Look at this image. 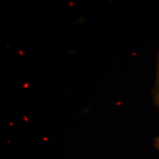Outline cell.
Instances as JSON below:
<instances>
[{
    "label": "cell",
    "mask_w": 159,
    "mask_h": 159,
    "mask_svg": "<svg viewBox=\"0 0 159 159\" xmlns=\"http://www.w3.org/2000/svg\"><path fill=\"white\" fill-rule=\"evenodd\" d=\"M152 98L156 106L159 109V49L157 53L156 80L152 90Z\"/></svg>",
    "instance_id": "obj_1"
},
{
    "label": "cell",
    "mask_w": 159,
    "mask_h": 159,
    "mask_svg": "<svg viewBox=\"0 0 159 159\" xmlns=\"http://www.w3.org/2000/svg\"><path fill=\"white\" fill-rule=\"evenodd\" d=\"M155 147H156L157 150L159 151V138L156 139L155 140Z\"/></svg>",
    "instance_id": "obj_2"
}]
</instances>
